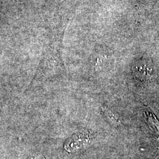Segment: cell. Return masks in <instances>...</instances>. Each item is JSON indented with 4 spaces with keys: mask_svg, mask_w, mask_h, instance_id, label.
Returning <instances> with one entry per match:
<instances>
[{
    "mask_svg": "<svg viewBox=\"0 0 159 159\" xmlns=\"http://www.w3.org/2000/svg\"><path fill=\"white\" fill-rule=\"evenodd\" d=\"M146 119L148 120V124L150 126V129L155 132L156 134L159 137V121L157 118L155 117V116L153 115V114L148 112V111H146Z\"/></svg>",
    "mask_w": 159,
    "mask_h": 159,
    "instance_id": "cell-2",
    "label": "cell"
},
{
    "mask_svg": "<svg viewBox=\"0 0 159 159\" xmlns=\"http://www.w3.org/2000/svg\"><path fill=\"white\" fill-rule=\"evenodd\" d=\"M135 74L142 80H150L153 79L156 74L153 64L149 61L143 60L136 63L134 67Z\"/></svg>",
    "mask_w": 159,
    "mask_h": 159,
    "instance_id": "cell-1",
    "label": "cell"
}]
</instances>
